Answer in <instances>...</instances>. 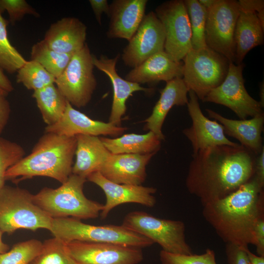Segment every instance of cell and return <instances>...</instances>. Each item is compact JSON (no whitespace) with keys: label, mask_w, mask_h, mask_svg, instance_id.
Masks as SVG:
<instances>
[{"label":"cell","mask_w":264,"mask_h":264,"mask_svg":"<svg viewBox=\"0 0 264 264\" xmlns=\"http://www.w3.org/2000/svg\"><path fill=\"white\" fill-rule=\"evenodd\" d=\"M3 234V233L0 230V255L7 252L9 249V245L2 240Z\"/></svg>","instance_id":"cell-46"},{"label":"cell","mask_w":264,"mask_h":264,"mask_svg":"<svg viewBox=\"0 0 264 264\" xmlns=\"http://www.w3.org/2000/svg\"><path fill=\"white\" fill-rule=\"evenodd\" d=\"M256 156L240 144L210 147L193 154L187 189L202 205L223 198L253 176Z\"/></svg>","instance_id":"cell-1"},{"label":"cell","mask_w":264,"mask_h":264,"mask_svg":"<svg viewBox=\"0 0 264 264\" xmlns=\"http://www.w3.org/2000/svg\"><path fill=\"white\" fill-rule=\"evenodd\" d=\"M256 178L261 186H264V148L257 157L254 174Z\"/></svg>","instance_id":"cell-43"},{"label":"cell","mask_w":264,"mask_h":264,"mask_svg":"<svg viewBox=\"0 0 264 264\" xmlns=\"http://www.w3.org/2000/svg\"><path fill=\"white\" fill-rule=\"evenodd\" d=\"M240 12L238 1L233 0H217L207 10L206 44L230 63L235 62L234 32Z\"/></svg>","instance_id":"cell-10"},{"label":"cell","mask_w":264,"mask_h":264,"mask_svg":"<svg viewBox=\"0 0 264 264\" xmlns=\"http://www.w3.org/2000/svg\"><path fill=\"white\" fill-rule=\"evenodd\" d=\"M66 243L70 255L77 264H138L143 259L140 248L79 241Z\"/></svg>","instance_id":"cell-13"},{"label":"cell","mask_w":264,"mask_h":264,"mask_svg":"<svg viewBox=\"0 0 264 264\" xmlns=\"http://www.w3.org/2000/svg\"><path fill=\"white\" fill-rule=\"evenodd\" d=\"M6 96L0 90V134L7 125L11 113L10 104Z\"/></svg>","instance_id":"cell-40"},{"label":"cell","mask_w":264,"mask_h":264,"mask_svg":"<svg viewBox=\"0 0 264 264\" xmlns=\"http://www.w3.org/2000/svg\"><path fill=\"white\" fill-rule=\"evenodd\" d=\"M155 154L110 153L99 172L116 183L140 185L146 177V166Z\"/></svg>","instance_id":"cell-18"},{"label":"cell","mask_w":264,"mask_h":264,"mask_svg":"<svg viewBox=\"0 0 264 264\" xmlns=\"http://www.w3.org/2000/svg\"><path fill=\"white\" fill-rule=\"evenodd\" d=\"M25 152L18 143L0 137V190L5 185V173L24 156Z\"/></svg>","instance_id":"cell-35"},{"label":"cell","mask_w":264,"mask_h":264,"mask_svg":"<svg viewBox=\"0 0 264 264\" xmlns=\"http://www.w3.org/2000/svg\"><path fill=\"white\" fill-rule=\"evenodd\" d=\"M76 160L72 174L84 177L99 172L110 153L100 137L79 134L76 135Z\"/></svg>","instance_id":"cell-25"},{"label":"cell","mask_w":264,"mask_h":264,"mask_svg":"<svg viewBox=\"0 0 264 264\" xmlns=\"http://www.w3.org/2000/svg\"><path fill=\"white\" fill-rule=\"evenodd\" d=\"M188 93L190 99L187 106L192 125L185 129L183 133L191 142L193 154L212 146L238 145V143L230 141L226 137L220 124L209 119L203 114L198 99L194 92L189 90Z\"/></svg>","instance_id":"cell-15"},{"label":"cell","mask_w":264,"mask_h":264,"mask_svg":"<svg viewBox=\"0 0 264 264\" xmlns=\"http://www.w3.org/2000/svg\"><path fill=\"white\" fill-rule=\"evenodd\" d=\"M52 220L28 190L5 185L0 190V230L3 233L10 235L20 229L49 231Z\"/></svg>","instance_id":"cell-6"},{"label":"cell","mask_w":264,"mask_h":264,"mask_svg":"<svg viewBox=\"0 0 264 264\" xmlns=\"http://www.w3.org/2000/svg\"><path fill=\"white\" fill-rule=\"evenodd\" d=\"M209 117L218 121L226 135L235 138L240 145L258 155L264 148L262 133L264 129V112L250 119L234 120L223 117L210 110L206 109Z\"/></svg>","instance_id":"cell-23"},{"label":"cell","mask_w":264,"mask_h":264,"mask_svg":"<svg viewBox=\"0 0 264 264\" xmlns=\"http://www.w3.org/2000/svg\"><path fill=\"white\" fill-rule=\"evenodd\" d=\"M248 247H244L237 245L226 243L225 254L229 264H250L247 250Z\"/></svg>","instance_id":"cell-38"},{"label":"cell","mask_w":264,"mask_h":264,"mask_svg":"<svg viewBox=\"0 0 264 264\" xmlns=\"http://www.w3.org/2000/svg\"><path fill=\"white\" fill-rule=\"evenodd\" d=\"M161 264H217L214 251L207 248L201 254L182 255L161 250L159 253Z\"/></svg>","instance_id":"cell-36"},{"label":"cell","mask_w":264,"mask_h":264,"mask_svg":"<svg viewBox=\"0 0 264 264\" xmlns=\"http://www.w3.org/2000/svg\"><path fill=\"white\" fill-rule=\"evenodd\" d=\"M17 72V82L28 89L36 91L55 84L56 78L34 60L26 61Z\"/></svg>","instance_id":"cell-30"},{"label":"cell","mask_w":264,"mask_h":264,"mask_svg":"<svg viewBox=\"0 0 264 264\" xmlns=\"http://www.w3.org/2000/svg\"><path fill=\"white\" fill-rule=\"evenodd\" d=\"M243 65L230 63L227 74L222 83L211 90L202 101L224 106L241 119L263 113L260 103L253 99L244 87Z\"/></svg>","instance_id":"cell-11"},{"label":"cell","mask_w":264,"mask_h":264,"mask_svg":"<svg viewBox=\"0 0 264 264\" xmlns=\"http://www.w3.org/2000/svg\"><path fill=\"white\" fill-rule=\"evenodd\" d=\"M86 181V178L72 174L60 187L56 189L45 187L33 195L34 201L52 219H96L103 205L85 196L83 187Z\"/></svg>","instance_id":"cell-4"},{"label":"cell","mask_w":264,"mask_h":264,"mask_svg":"<svg viewBox=\"0 0 264 264\" xmlns=\"http://www.w3.org/2000/svg\"><path fill=\"white\" fill-rule=\"evenodd\" d=\"M238 2L240 11L257 13L264 12L263 0H240Z\"/></svg>","instance_id":"cell-41"},{"label":"cell","mask_w":264,"mask_h":264,"mask_svg":"<svg viewBox=\"0 0 264 264\" xmlns=\"http://www.w3.org/2000/svg\"><path fill=\"white\" fill-rule=\"evenodd\" d=\"M49 231L54 237L65 243L72 241L110 243L141 249L154 244L149 239L122 225H93L70 217L52 219Z\"/></svg>","instance_id":"cell-5"},{"label":"cell","mask_w":264,"mask_h":264,"mask_svg":"<svg viewBox=\"0 0 264 264\" xmlns=\"http://www.w3.org/2000/svg\"><path fill=\"white\" fill-rule=\"evenodd\" d=\"M8 22L0 11V66L8 73H14L26 62V60L10 44L7 36Z\"/></svg>","instance_id":"cell-33"},{"label":"cell","mask_w":264,"mask_h":264,"mask_svg":"<svg viewBox=\"0 0 264 264\" xmlns=\"http://www.w3.org/2000/svg\"><path fill=\"white\" fill-rule=\"evenodd\" d=\"M263 188L253 176L227 196L202 205L205 220L226 244H253L255 226L264 217Z\"/></svg>","instance_id":"cell-2"},{"label":"cell","mask_w":264,"mask_h":264,"mask_svg":"<svg viewBox=\"0 0 264 264\" xmlns=\"http://www.w3.org/2000/svg\"><path fill=\"white\" fill-rule=\"evenodd\" d=\"M87 27L78 19L64 17L52 23L43 40L59 53L73 55L86 43Z\"/></svg>","instance_id":"cell-21"},{"label":"cell","mask_w":264,"mask_h":264,"mask_svg":"<svg viewBox=\"0 0 264 264\" xmlns=\"http://www.w3.org/2000/svg\"><path fill=\"white\" fill-rule=\"evenodd\" d=\"M29 264H77L70 255L66 243L54 237L43 243L41 251Z\"/></svg>","instance_id":"cell-32"},{"label":"cell","mask_w":264,"mask_h":264,"mask_svg":"<svg viewBox=\"0 0 264 264\" xmlns=\"http://www.w3.org/2000/svg\"><path fill=\"white\" fill-rule=\"evenodd\" d=\"M92 54L87 44L75 53L55 84L66 100L77 108L87 106L96 88Z\"/></svg>","instance_id":"cell-9"},{"label":"cell","mask_w":264,"mask_h":264,"mask_svg":"<svg viewBox=\"0 0 264 264\" xmlns=\"http://www.w3.org/2000/svg\"><path fill=\"white\" fill-rule=\"evenodd\" d=\"M182 79L201 101L224 80L230 62L208 46L191 50L184 57Z\"/></svg>","instance_id":"cell-7"},{"label":"cell","mask_w":264,"mask_h":264,"mask_svg":"<svg viewBox=\"0 0 264 264\" xmlns=\"http://www.w3.org/2000/svg\"><path fill=\"white\" fill-rule=\"evenodd\" d=\"M183 1L190 20L192 49H198L207 47L205 42L207 10L198 0Z\"/></svg>","instance_id":"cell-31"},{"label":"cell","mask_w":264,"mask_h":264,"mask_svg":"<svg viewBox=\"0 0 264 264\" xmlns=\"http://www.w3.org/2000/svg\"><path fill=\"white\" fill-rule=\"evenodd\" d=\"M217 0H199V2L207 10L212 6Z\"/></svg>","instance_id":"cell-47"},{"label":"cell","mask_w":264,"mask_h":264,"mask_svg":"<svg viewBox=\"0 0 264 264\" xmlns=\"http://www.w3.org/2000/svg\"><path fill=\"white\" fill-rule=\"evenodd\" d=\"M253 245L256 246L258 255L264 256V218L257 222L253 232Z\"/></svg>","instance_id":"cell-39"},{"label":"cell","mask_w":264,"mask_h":264,"mask_svg":"<svg viewBox=\"0 0 264 264\" xmlns=\"http://www.w3.org/2000/svg\"><path fill=\"white\" fill-rule=\"evenodd\" d=\"M72 55L55 51L43 40L34 44L31 51V60L39 63L56 79L63 72Z\"/></svg>","instance_id":"cell-29"},{"label":"cell","mask_w":264,"mask_h":264,"mask_svg":"<svg viewBox=\"0 0 264 264\" xmlns=\"http://www.w3.org/2000/svg\"><path fill=\"white\" fill-rule=\"evenodd\" d=\"M183 63L173 58L165 51L156 53L133 67L125 79L137 84L168 82L182 78Z\"/></svg>","instance_id":"cell-22"},{"label":"cell","mask_w":264,"mask_h":264,"mask_svg":"<svg viewBox=\"0 0 264 264\" xmlns=\"http://www.w3.org/2000/svg\"><path fill=\"white\" fill-rule=\"evenodd\" d=\"M247 253L250 264H264V256L256 255L249 249L247 250Z\"/></svg>","instance_id":"cell-45"},{"label":"cell","mask_w":264,"mask_h":264,"mask_svg":"<svg viewBox=\"0 0 264 264\" xmlns=\"http://www.w3.org/2000/svg\"><path fill=\"white\" fill-rule=\"evenodd\" d=\"M126 128L115 126L111 123L91 119L84 113L75 109L68 102L61 118L56 123L46 126L44 132L73 137L79 134L118 136L122 134Z\"/></svg>","instance_id":"cell-17"},{"label":"cell","mask_w":264,"mask_h":264,"mask_svg":"<svg viewBox=\"0 0 264 264\" xmlns=\"http://www.w3.org/2000/svg\"><path fill=\"white\" fill-rule=\"evenodd\" d=\"M165 33L155 12L145 15L138 29L124 48V64L135 67L154 54L164 51Z\"/></svg>","instance_id":"cell-14"},{"label":"cell","mask_w":264,"mask_h":264,"mask_svg":"<svg viewBox=\"0 0 264 264\" xmlns=\"http://www.w3.org/2000/svg\"><path fill=\"white\" fill-rule=\"evenodd\" d=\"M100 138L108 150L113 154L156 153L161 147V140L151 131L143 134L129 133L115 138Z\"/></svg>","instance_id":"cell-27"},{"label":"cell","mask_w":264,"mask_h":264,"mask_svg":"<svg viewBox=\"0 0 264 264\" xmlns=\"http://www.w3.org/2000/svg\"><path fill=\"white\" fill-rule=\"evenodd\" d=\"M32 97L46 126L53 125L61 118L68 103L55 84L34 91Z\"/></svg>","instance_id":"cell-28"},{"label":"cell","mask_w":264,"mask_h":264,"mask_svg":"<svg viewBox=\"0 0 264 264\" xmlns=\"http://www.w3.org/2000/svg\"><path fill=\"white\" fill-rule=\"evenodd\" d=\"M188 92L182 78H176L167 82L152 114L145 120V129L153 132L161 140H164L161 129L165 119L173 106L187 105L189 101Z\"/></svg>","instance_id":"cell-24"},{"label":"cell","mask_w":264,"mask_h":264,"mask_svg":"<svg viewBox=\"0 0 264 264\" xmlns=\"http://www.w3.org/2000/svg\"><path fill=\"white\" fill-rule=\"evenodd\" d=\"M14 89L13 85L0 66V90L7 95Z\"/></svg>","instance_id":"cell-44"},{"label":"cell","mask_w":264,"mask_h":264,"mask_svg":"<svg viewBox=\"0 0 264 264\" xmlns=\"http://www.w3.org/2000/svg\"><path fill=\"white\" fill-rule=\"evenodd\" d=\"M89 2L94 14L97 22L101 25V18L103 13L109 16L110 5L107 0H89Z\"/></svg>","instance_id":"cell-42"},{"label":"cell","mask_w":264,"mask_h":264,"mask_svg":"<svg viewBox=\"0 0 264 264\" xmlns=\"http://www.w3.org/2000/svg\"><path fill=\"white\" fill-rule=\"evenodd\" d=\"M6 10L9 15V22L13 24L28 14L38 17L39 13L25 0H0V11Z\"/></svg>","instance_id":"cell-37"},{"label":"cell","mask_w":264,"mask_h":264,"mask_svg":"<svg viewBox=\"0 0 264 264\" xmlns=\"http://www.w3.org/2000/svg\"><path fill=\"white\" fill-rule=\"evenodd\" d=\"M87 180L98 185L106 195V203L100 214L102 219H105L112 209L122 204L137 203L150 208L156 204L154 196L156 192L155 188L116 183L106 178L99 172L89 175Z\"/></svg>","instance_id":"cell-16"},{"label":"cell","mask_w":264,"mask_h":264,"mask_svg":"<svg viewBox=\"0 0 264 264\" xmlns=\"http://www.w3.org/2000/svg\"><path fill=\"white\" fill-rule=\"evenodd\" d=\"M42 246L43 242L33 239L18 242L0 255V264H29L40 253Z\"/></svg>","instance_id":"cell-34"},{"label":"cell","mask_w":264,"mask_h":264,"mask_svg":"<svg viewBox=\"0 0 264 264\" xmlns=\"http://www.w3.org/2000/svg\"><path fill=\"white\" fill-rule=\"evenodd\" d=\"M119 55L113 58L101 56L99 58L92 55L94 67L103 72L110 78L113 88V99L109 122L120 126L122 116L126 111V101L132 93L137 91H148L151 89L140 86V84L123 79L118 75L116 65Z\"/></svg>","instance_id":"cell-19"},{"label":"cell","mask_w":264,"mask_h":264,"mask_svg":"<svg viewBox=\"0 0 264 264\" xmlns=\"http://www.w3.org/2000/svg\"><path fill=\"white\" fill-rule=\"evenodd\" d=\"M147 0H114L110 5V22L107 36L110 38L129 41L144 16Z\"/></svg>","instance_id":"cell-20"},{"label":"cell","mask_w":264,"mask_h":264,"mask_svg":"<svg viewBox=\"0 0 264 264\" xmlns=\"http://www.w3.org/2000/svg\"><path fill=\"white\" fill-rule=\"evenodd\" d=\"M155 13L165 30L164 51L175 60L181 61L192 49V31L184 1L164 2L156 7Z\"/></svg>","instance_id":"cell-12"},{"label":"cell","mask_w":264,"mask_h":264,"mask_svg":"<svg viewBox=\"0 0 264 264\" xmlns=\"http://www.w3.org/2000/svg\"><path fill=\"white\" fill-rule=\"evenodd\" d=\"M76 148L75 136L44 132L31 153L7 170L5 180L19 181L46 176L62 184L72 174Z\"/></svg>","instance_id":"cell-3"},{"label":"cell","mask_w":264,"mask_h":264,"mask_svg":"<svg viewBox=\"0 0 264 264\" xmlns=\"http://www.w3.org/2000/svg\"><path fill=\"white\" fill-rule=\"evenodd\" d=\"M156 243L162 250L177 254H193L185 237V223L180 220L161 219L141 211H132L121 224Z\"/></svg>","instance_id":"cell-8"},{"label":"cell","mask_w":264,"mask_h":264,"mask_svg":"<svg viewBox=\"0 0 264 264\" xmlns=\"http://www.w3.org/2000/svg\"><path fill=\"white\" fill-rule=\"evenodd\" d=\"M264 30L257 13L240 11L234 32L237 65L242 64L251 49L263 43Z\"/></svg>","instance_id":"cell-26"}]
</instances>
